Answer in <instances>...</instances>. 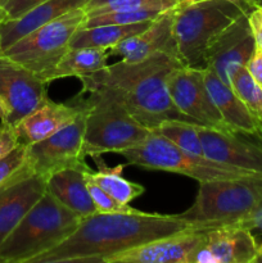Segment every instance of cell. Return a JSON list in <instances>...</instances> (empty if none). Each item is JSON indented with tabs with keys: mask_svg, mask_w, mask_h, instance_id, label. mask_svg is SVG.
Wrapping results in <instances>:
<instances>
[{
	"mask_svg": "<svg viewBox=\"0 0 262 263\" xmlns=\"http://www.w3.org/2000/svg\"><path fill=\"white\" fill-rule=\"evenodd\" d=\"M20 144L14 127L7 122L0 123V159L8 156Z\"/></svg>",
	"mask_w": 262,
	"mask_h": 263,
	"instance_id": "cell-32",
	"label": "cell"
},
{
	"mask_svg": "<svg viewBox=\"0 0 262 263\" xmlns=\"http://www.w3.org/2000/svg\"><path fill=\"white\" fill-rule=\"evenodd\" d=\"M118 154L127 161L126 164L184 175L197 180L198 182L238 179L253 175L221 164L207 157L188 153L154 130L138 146L126 149Z\"/></svg>",
	"mask_w": 262,
	"mask_h": 263,
	"instance_id": "cell-8",
	"label": "cell"
},
{
	"mask_svg": "<svg viewBox=\"0 0 262 263\" xmlns=\"http://www.w3.org/2000/svg\"><path fill=\"white\" fill-rule=\"evenodd\" d=\"M256 135L259 136V139H261V141H262V118H261V120H258V125H257Z\"/></svg>",
	"mask_w": 262,
	"mask_h": 263,
	"instance_id": "cell-37",
	"label": "cell"
},
{
	"mask_svg": "<svg viewBox=\"0 0 262 263\" xmlns=\"http://www.w3.org/2000/svg\"><path fill=\"white\" fill-rule=\"evenodd\" d=\"M175 8L176 7L161 13L144 31L126 37L110 48L108 50L109 58L121 57V61L134 63L143 61L158 51H166L179 57L174 39Z\"/></svg>",
	"mask_w": 262,
	"mask_h": 263,
	"instance_id": "cell-16",
	"label": "cell"
},
{
	"mask_svg": "<svg viewBox=\"0 0 262 263\" xmlns=\"http://www.w3.org/2000/svg\"><path fill=\"white\" fill-rule=\"evenodd\" d=\"M92 159L97 163L98 170L92 171L90 168L89 171H86L85 176H86V179L91 180L92 182L99 185L104 192H107L117 202L122 203V204H130V202L144 194L145 187L143 185L130 181V180L123 177V164L108 167L100 158V156L92 157Z\"/></svg>",
	"mask_w": 262,
	"mask_h": 263,
	"instance_id": "cell-22",
	"label": "cell"
},
{
	"mask_svg": "<svg viewBox=\"0 0 262 263\" xmlns=\"http://www.w3.org/2000/svg\"><path fill=\"white\" fill-rule=\"evenodd\" d=\"M198 126L199 123L192 122V121L167 120L163 121L154 131L163 138L169 139L171 143H174L182 151L194 154V156L205 157L199 135H198Z\"/></svg>",
	"mask_w": 262,
	"mask_h": 263,
	"instance_id": "cell-25",
	"label": "cell"
},
{
	"mask_svg": "<svg viewBox=\"0 0 262 263\" xmlns=\"http://www.w3.org/2000/svg\"><path fill=\"white\" fill-rule=\"evenodd\" d=\"M7 20V13H5L4 8L0 5V22H3V21Z\"/></svg>",
	"mask_w": 262,
	"mask_h": 263,
	"instance_id": "cell-40",
	"label": "cell"
},
{
	"mask_svg": "<svg viewBox=\"0 0 262 263\" xmlns=\"http://www.w3.org/2000/svg\"><path fill=\"white\" fill-rule=\"evenodd\" d=\"M46 193V179L22 175L0 186V244Z\"/></svg>",
	"mask_w": 262,
	"mask_h": 263,
	"instance_id": "cell-17",
	"label": "cell"
},
{
	"mask_svg": "<svg viewBox=\"0 0 262 263\" xmlns=\"http://www.w3.org/2000/svg\"><path fill=\"white\" fill-rule=\"evenodd\" d=\"M2 53H3V51H2V46H0V55H2Z\"/></svg>",
	"mask_w": 262,
	"mask_h": 263,
	"instance_id": "cell-44",
	"label": "cell"
},
{
	"mask_svg": "<svg viewBox=\"0 0 262 263\" xmlns=\"http://www.w3.org/2000/svg\"><path fill=\"white\" fill-rule=\"evenodd\" d=\"M74 121L38 143L26 145V164L31 174L48 179L55 172L69 167L85 164L84 136L86 125V108Z\"/></svg>",
	"mask_w": 262,
	"mask_h": 263,
	"instance_id": "cell-9",
	"label": "cell"
},
{
	"mask_svg": "<svg viewBox=\"0 0 262 263\" xmlns=\"http://www.w3.org/2000/svg\"><path fill=\"white\" fill-rule=\"evenodd\" d=\"M87 94L81 100L86 108L84 136L85 156L121 153L138 146L153 130L136 121L116 98L100 89L81 91Z\"/></svg>",
	"mask_w": 262,
	"mask_h": 263,
	"instance_id": "cell-5",
	"label": "cell"
},
{
	"mask_svg": "<svg viewBox=\"0 0 262 263\" xmlns=\"http://www.w3.org/2000/svg\"><path fill=\"white\" fill-rule=\"evenodd\" d=\"M258 247L254 234L239 223L212 226L190 263H254Z\"/></svg>",
	"mask_w": 262,
	"mask_h": 263,
	"instance_id": "cell-13",
	"label": "cell"
},
{
	"mask_svg": "<svg viewBox=\"0 0 262 263\" xmlns=\"http://www.w3.org/2000/svg\"><path fill=\"white\" fill-rule=\"evenodd\" d=\"M177 215L141 212L94 213L82 218L79 228L62 244L32 263H104L134 247L194 228Z\"/></svg>",
	"mask_w": 262,
	"mask_h": 263,
	"instance_id": "cell-1",
	"label": "cell"
},
{
	"mask_svg": "<svg viewBox=\"0 0 262 263\" xmlns=\"http://www.w3.org/2000/svg\"><path fill=\"white\" fill-rule=\"evenodd\" d=\"M204 0H177L179 4H194V3H200Z\"/></svg>",
	"mask_w": 262,
	"mask_h": 263,
	"instance_id": "cell-38",
	"label": "cell"
},
{
	"mask_svg": "<svg viewBox=\"0 0 262 263\" xmlns=\"http://www.w3.org/2000/svg\"><path fill=\"white\" fill-rule=\"evenodd\" d=\"M198 135L207 158L248 174L262 175V145L244 140L239 133L203 125L198 126Z\"/></svg>",
	"mask_w": 262,
	"mask_h": 263,
	"instance_id": "cell-15",
	"label": "cell"
},
{
	"mask_svg": "<svg viewBox=\"0 0 262 263\" xmlns=\"http://www.w3.org/2000/svg\"><path fill=\"white\" fill-rule=\"evenodd\" d=\"M166 10L139 9V10H118V12L103 13V14L86 17L82 27H95L102 25H134V23L153 21Z\"/></svg>",
	"mask_w": 262,
	"mask_h": 263,
	"instance_id": "cell-28",
	"label": "cell"
},
{
	"mask_svg": "<svg viewBox=\"0 0 262 263\" xmlns=\"http://www.w3.org/2000/svg\"><path fill=\"white\" fill-rule=\"evenodd\" d=\"M89 170L86 163L80 164L55 172L46 179V190L81 218L97 213L85 177Z\"/></svg>",
	"mask_w": 262,
	"mask_h": 263,
	"instance_id": "cell-19",
	"label": "cell"
},
{
	"mask_svg": "<svg viewBox=\"0 0 262 263\" xmlns=\"http://www.w3.org/2000/svg\"><path fill=\"white\" fill-rule=\"evenodd\" d=\"M256 49V41L248 23V12L239 15L208 46L204 68H210L229 85L234 69L246 66Z\"/></svg>",
	"mask_w": 262,
	"mask_h": 263,
	"instance_id": "cell-14",
	"label": "cell"
},
{
	"mask_svg": "<svg viewBox=\"0 0 262 263\" xmlns=\"http://www.w3.org/2000/svg\"><path fill=\"white\" fill-rule=\"evenodd\" d=\"M86 177V176H85ZM87 190L90 193L92 202H94L97 212L99 213H118V212H130L134 208L128 204H122L117 202L113 197H110L107 192L102 189L99 185L92 182L91 180L86 179Z\"/></svg>",
	"mask_w": 262,
	"mask_h": 263,
	"instance_id": "cell-30",
	"label": "cell"
},
{
	"mask_svg": "<svg viewBox=\"0 0 262 263\" xmlns=\"http://www.w3.org/2000/svg\"><path fill=\"white\" fill-rule=\"evenodd\" d=\"M204 81L208 92L228 127L243 135H256L258 121L236 97L230 85L225 84L210 68H204Z\"/></svg>",
	"mask_w": 262,
	"mask_h": 263,
	"instance_id": "cell-21",
	"label": "cell"
},
{
	"mask_svg": "<svg viewBox=\"0 0 262 263\" xmlns=\"http://www.w3.org/2000/svg\"><path fill=\"white\" fill-rule=\"evenodd\" d=\"M252 5L233 0H204L175 8L174 39L184 66L204 68V55L213 39Z\"/></svg>",
	"mask_w": 262,
	"mask_h": 263,
	"instance_id": "cell-4",
	"label": "cell"
},
{
	"mask_svg": "<svg viewBox=\"0 0 262 263\" xmlns=\"http://www.w3.org/2000/svg\"><path fill=\"white\" fill-rule=\"evenodd\" d=\"M81 220L46 190L0 244V263H32L63 243Z\"/></svg>",
	"mask_w": 262,
	"mask_h": 263,
	"instance_id": "cell-3",
	"label": "cell"
},
{
	"mask_svg": "<svg viewBox=\"0 0 262 263\" xmlns=\"http://www.w3.org/2000/svg\"><path fill=\"white\" fill-rule=\"evenodd\" d=\"M251 76L262 86V49L256 46L253 54L246 64Z\"/></svg>",
	"mask_w": 262,
	"mask_h": 263,
	"instance_id": "cell-35",
	"label": "cell"
},
{
	"mask_svg": "<svg viewBox=\"0 0 262 263\" xmlns=\"http://www.w3.org/2000/svg\"><path fill=\"white\" fill-rule=\"evenodd\" d=\"M109 58L107 49L100 48H69L58 63L55 80L66 77L87 76L100 71L107 66Z\"/></svg>",
	"mask_w": 262,
	"mask_h": 263,
	"instance_id": "cell-24",
	"label": "cell"
},
{
	"mask_svg": "<svg viewBox=\"0 0 262 263\" xmlns=\"http://www.w3.org/2000/svg\"><path fill=\"white\" fill-rule=\"evenodd\" d=\"M82 105L80 103L74 105L55 103L48 99L26 116L15 126H13L21 144L30 145L44 140L55 134L61 128L74 121L81 113Z\"/></svg>",
	"mask_w": 262,
	"mask_h": 263,
	"instance_id": "cell-18",
	"label": "cell"
},
{
	"mask_svg": "<svg viewBox=\"0 0 262 263\" xmlns=\"http://www.w3.org/2000/svg\"><path fill=\"white\" fill-rule=\"evenodd\" d=\"M46 82L26 67L0 55V100L7 109L2 122L15 126L48 99Z\"/></svg>",
	"mask_w": 262,
	"mask_h": 263,
	"instance_id": "cell-11",
	"label": "cell"
},
{
	"mask_svg": "<svg viewBox=\"0 0 262 263\" xmlns=\"http://www.w3.org/2000/svg\"><path fill=\"white\" fill-rule=\"evenodd\" d=\"M212 226H194L115 254L104 263H190Z\"/></svg>",
	"mask_w": 262,
	"mask_h": 263,
	"instance_id": "cell-12",
	"label": "cell"
},
{
	"mask_svg": "<svg viewBox=\"0 0 262 263\" xmlns=\"http://www.w3.org/2000/svg\"><path fill=\"white\" fill-rule=\"evenodd\" d=\"M177 4V0H90L84 9L86 12V17H92L118 10H169Z\"/></svg>",
	"mask_w": 262,
	"mask_h": 263,
	"instance_id": "cell-27",
	"label": "cell"
},
{
	"mask_svg": "<svg viewBox=\"0 0 262 263\" xmlns=\"http://www.w3.org/2000/svg\"><path fill=\"white\" fill-rule=\"evenodd\" d=\"M254 263H262V244H259L258 247V254L256 257V261Z\"/></svg>",
	"mask_w": 262,
	"mask_h": 263,
	"instance_id": "cell-39",
	"label": "cell"
},
{
	"mask_svg": "<svg viewBox=\"0 0 262 263\" xmlns=\"http://www.w3.org/2000/svg\"><path fill=\"white\" fill-rule=\"evenodd\" d=\"M5 117H7V109H5L4 104H3V102L0 100V120L4 121Z\"/></svg>",
	"mask_w": 262,
	"mask_h": 263,
	"instance_id": "cell-36",
	"label": "cell"
},
{
	"mask_svg": "<svg viewBox=\"0 0 262 263\" xmlns=\"http://www.w3.org/2000/svg\"><path fill=\"white\" fill-rule=\"evenodd\" d=\"M167 90L175 107L193 122L207 127L230 130L208 92L204 68L177 67L167 79Z\"/></svg>",
	"mask_w": 262,
	"mask_h": 263,
	"instance_id": "cell-10",
	"label": "cell"
},
{
	"mask_svg": "<svg viewBox=\"0 0 262 263\" xmlns=\"http://www.w3.org/2000/svg\"><path fill=\"white\" fill-rule=\"evenodd\" d=\"M85 20V9L77 8L31 31L5 49L2 55L30 69L46 84L55 81L58 63L69 50L72 37Z\"/></svg>",
	"mask_w": 262,
	"mask_h": 263,
	"instance_id": "cell-7",
	"label": "cell"
},
{
	"mask_svg": "<svg viewBox=\"0 0 262 263\" xmlns=\"http://www.w3.org/2000/svg\"><path fill=\"white\" fill-rule=\"evenodd\" d=\"M229 85L257 121L262 118V86L251 76L246 66L234 69Z\"/></svg>",
	"mask_w": 262,
	"mask_h": 263,
	"instance_id": "cell-26",
	"label": "cell"
},
{
	"mask_svg": "<svg viewBox=\"0 0 262 263\" xmlns=\"http://www.w3.org/2000/svg\"><path fill=\"white\" fill-rule=\"evenodd\" d=\"M180 66L184 64L179 57L158 51L140 62L107 64L100 71L80 77V81L82 91L104 90L136 121L156 130L167 120L192 121L175 107L167 90V79Z\"/></svg>",
	"mask_w": 262,
	"mask_h": 263,
	"instance_id": "cell-2",
	"label": "cell"
},
{
	"mask_svg": "<svg viewBox=\"0 0 262 263\" xmlns=\"http://www.w3.org/2000/svg\"><path fill=\"white\" fill-rule=\"evenodd\" d=\"M262 203V175L199 182L193 204L179 213L190 225L236 223Z\"/></svg>",
	"mask_w": 262,
	"mask_h": 263,
	"instance_id": "cell-6",
	"label": "cell"
},
{
	"mask_svg": "<svg viewBox=\"0 0 262 263\" xmlns=\"http://www.w3.org/2000/svg\"><path fill=\"white\" fill-rule=\"evenodd\" d=\"M236 223L249 229L253 234H261L262 235V203L253 212H251L247 217H244L243 220Z\"/></svg>",
	"mask_w": 262,
	"mask_h": 263,
	"instance_id": "cell-34",
	"label": "cell"
},
{
	"mask_svg": "<svg viewBox=\"0 0 262 263\" xmlns=\"http://www.w3.org/2000/svg\"><path fill=\"white\" fill-rule=\"evenodd\" d=\"M7 3H8V0H0V5H2L3 8H4V5L7 4Z\"/></svg>",
	"mask_w": 262,
	"mask_h": 263,
	"instance_id": "cell-42",
	"label": "cell"
},
{
	"mask_svg": "<svg viewBox=\"0 0 262 263\" xmlns=\"http://www.w3.org/2000/svg\"><path fill=\"white\" fill-rule=\"evenodd\" d=\"M247 3H248L249 5H252V7H253L254 4H257V3H258V0H247Z\"/></svg>",
	"mask_w": 262,
	"mask_h": 263,
	"instance_id": "cell-41",
	"label": "cell"
},
{
	"mask_svg": "<svg viewBox=\"0 0 262 263\" xmlns=\"http://www.w3.org/2000/svg\"><path fill=\"white\" fill-rule=\"evenodd\" d=\"M233 2H246L247 3V0H233Z\"/></svg>",
	"mask_w": 262,
	"mask_h": 263,
	"instance_id": "cell-43",
	"label": "cell"
},
{
	"mask_svg": "<svg viewBox=\"0 0 262 263\" xmlns=\"http://www.w3.org/2000/svg\"><path fill=\"white\" fill-rule=\"evenodd\" d=\"M90 0H48L40 7L26 13L17 20L0 22V46L2 51L17 43L20 39L36 30L49 21L67 14L77 8H84Z\"/></svg>",
	"mask_w": 262,
	"mask_h": 263,
	"instance_id": "cell-20",
	"label": "cell"
},
{
	"mask_svg": "<svg viewBox=\"0 0 262 263\" xmlns=\"http://www.w3.org/2000/svg\"><path fill=\"white\" fill-rule=\"evenodd\" d=\"M31 174L26 164V145L20 144L8 156L0 159V186L8 184L15 177Z\"/></svg>",
	"mask_w": 262,
	"mask_h": 263,
	"instance_id": "cell-29",
	"label": "cell"
},
{
	"mask_svg": "<svg viewBox=\"0 0 262 263\" xmlns=\"http://www.w3.org/2000/svg\"><path fill=\"white\" fill-rule=\"evenodd\" d=\"M48 0H8L4 5V10L7 13V20H17L31 12L35 8L40 7Z\"/></svg>",
	"mask_w": 262,
	"mask_h": 263,
	"instance_id": "cell-31",
	"label": "cell"
},
{
	"mask_svg": "<svg viewBox=\"0 0 262 263\" xmlns=\"http://www.w3.org/2000/svg\"><path fill=\"white\" fill-rule=\"evenodd\" d=\"M248 23L253 35L256 46L262 49V4L257 3L248 12Z\"/></svg>",
	"mask_w": 262,
	"mask_h": 263,
	"instance_id": "cell-33",
	"label": "cell"
},
{
	"mask_svg": "<svg viewBox=\"0 0 262 263\" xmlns=\"http://www.w3.org/2000/svg\"><path fill=\"white\" fill-rule=\"evenodd\" d=\"M153 21L134 25H102L95 27H81L72 37L69 48H100L109 50L126 37L145 30Z\"/></svg>",
	"mask_w": 262,
	"mask_h": 263,
	"instance_id": "cell-23",
	"label": "cell"
}]
</instances>
